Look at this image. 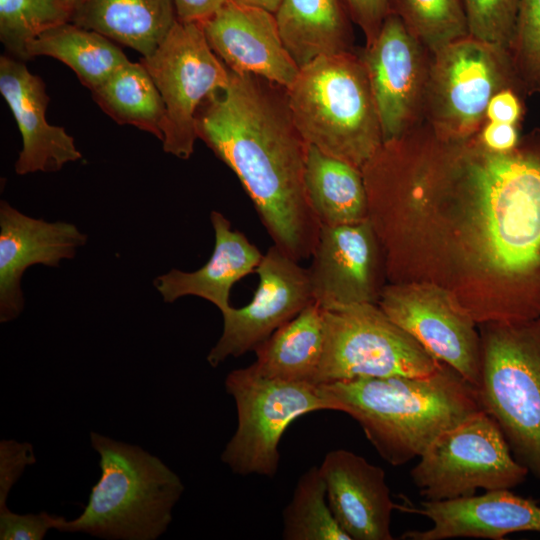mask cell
Here are the masks:
<instances>
[{
  "instance_id": "36",
  "label": "cell",
  "mask_w": 540,
  "mask_h": 540,
  "mask_svg": "<svg viewBox=\"0 0 540 540\" xmlns=\"http://www.w3.org/2000/svg\"><path fill=\"white\" fill-rule=\"evenodd\" d=\"M526 97L507 88L496 93L488 103L486 120L508 123L521 127L526 113Z\"/></svg>"
},
{
  "instance_id": "30",
  "label": "cell",
  "mask_w": 540,
  "mask_h": 540,
  "mask_svg": "<svg viewBox=\"0 0 540 540\" xmlns=\"http://www.w3.org/2000/svg\"><path fill=\"white\" fill-rule=\"evenodd\" d=\"M61 0H0V39L15 58L28 60L27 45L40 34L70 22Z\"/></svg>"
},
{
  "instance_id": "2",
  "label": "cell",
  "mask_w": 540,
  "mask_h": 540,
  "mask_svg": "<svg viewBox=\"0 0 540 540\" xmlns=\"http://www.w3.org/2000/svg\"><path fill=\"white\" fill-rule=\"evenodd\" d=\"M229 74L228 86L198 109V138L235 173L274 245L300 262L312 256L321 228L305 191L309 145L285 87Z\"/></svg>"
},
{
  "instance_id": "40",
  "label": "cell",
  "mask_w": 540,
  "mask_h": 540,
  "mask_svg": "<svg viewBox=\"0 0 540 540\" xmlns=\"http://www.w3.org/2000/svg\"><path fill=\"white\" fill-rule=\"evenodd\" d=\"M66 6L73 10L77 5L82 3L84 0H61Z\"/></svg>"
},
{
  "instance_id": "1",
  "label": "cell",
  "mask_w": 540,
  "mask_h": 540,
  "mask_svg": "<svg viewBox=\"0 0 540 540\" xmlns=\"http://www.w3.org/2000/svg\"><path fill=\"white\" fill-rule=\"evenodd\" d=\"M361 172L387 283L436 285L477 325L540 316V127L495 152L425 121Z\"/></svg>"
},
{
  "instance_id": "35",
  "label": "cell",
  "mask_w": 540,
  "mask_h": 540,
  "mask_svg": "<svg viewBox=\"0 0 540 540\" xmlns=\"http://www.w3.org/2000/svg\"><path fill=\"white\" fill-rule=\"evenodd\" d=\"M351 19L364 34L370 45L377 38L389 14V0H344Z\"/></svg>"
},
{
  "instance_id": "3",
  "label": "cell",
  "mask_w": 540,
  "mask_h": 540,
  "mask_svg": "<svg viewBox=\"0 0 540 540\" xmlns=\"http://www.w3.org/2000/svg\"><path fill=\"white\" fill-rule=\"evenodd\" d=\"M319 385L333 410L356 420L393 466L419 457L439 434L483 409L477 388L446 364L425 377H365Z\"/></svg>"
},
{
  "instance_id": "16",
  "label": "cell",
  "mask_w": 540,
  "mask_h": 540,
  "mask_svg": "<svg viewBox=\"0 0 540 540\" xmlns=\"http://www.w3.org/2000/svg\"><path fill=\"white\" fill-rule=\"evenodd\" d=\"M395 509L424 516L432 522L426 530L402 534L408 540L483 538L503 540L515 532H540V505L511 489L486 491L476 496L448 500H423L418 505L404 498Z\"/></svg>"
},
{
  "instance_id": "34",
  "label": "cell",
  "mask_w": 540,
  "mask_h": 540,
  "mask_svg": "<svg viewBox=\"0 0 540 540\" xmlns=\"http://www.w3.org/2000/svg\"><path fill=\"white\" fill-rule=\"evenodd\" d=\"M60 516L46 511L19 514L7 508L0 510L1 540H42L56 529Z\"/></svg>"
},
{
  "instance_id": "12",
  "label": "cell",
  "mask_w": 540,
  "mask_h": 540,
  "mask_svg": "<svg viewBox=\"0 0 540 540\" xmlns=\"http://www.w3.org/2000/svg\"><path fill=\"white\" fill-rule=\"evenodd\" d=\"M374 97L383 142L425 122L433 53L393 13L377 38L358 50Z\"/></svg>"
},
{
  "instance_id": "22",
  "label": "cell",
  "mask_w": 540,
  "mask_h": 540,
  "mask_svg": "<svg viewBox=\"0 0 540 540\" xmlns=\"http://www.w3.org/2000/svg\"><path fill=\"white\" fill-rule=\"evenodd\" d=\"M274 16L299 69L322 56L354 51L353 21L344 0H282Z\"/></svg>"
},
{
  "instance_id": "33",
  "label": "cell",
  "mask_w": 540,
  "mask_h": 540,
  "mask_svg": "<svg viewBox=\"0 0 540 540\" xmlns=\"http://www.w3.org/2000/svg\"><path fill=\"white\" fill-rule=\"evenodd\" d=\"M35 462L36 456L31 443L15 439L0 441V510L7 508L11 489L25 469Z\"/></svg>"
},
{
  "instance_id": "10",
  "label": "cell",
  "mask_w": 540,
  "mask_h": 540,
  "mask_svg": "<svg viewBox=\"0 0 540 540\" xmlns=\"http://www.w3.org/2000/svg\"><path fill=\"white\" fill-rule=\"evenodd\" d=\"M325 348L314 384L365 377H425L444 363L374 303L324 310Z\"/></svg>"
},
{
  "instance_id": "21",
  "label": "cell",
  "mask_w": 540,
  "mask_h": 540,
  "mask_svg": "<svg viewBox=\"0 0 540 540\" xmlns=\"http://www.w3.org/2000/svg\"><path fill=\"white\" fill-rule=\"evenodd\" d=\"M214 230V249L199 269L186 272L171 269L154 279V287L166 303L195 296L215 305L220 312L231 307L233 285L256 271L263 254L218 211L210 214Z\"/></svg>"
},
{
  "instance_id": "20",
  "label": "cell",
  "mask_w": 540,
  "mask_h": 540,
  "mask_svg": "<svg viewBox=\"0 0 540 540\" xmlns=\"http://www.w3.org/2000/svg\"><path fill=\"white\" fill-rule=\"evenodd\" d=\"M330 509L351 540H392L396 504L385 471L346 449L328 452L319 466Z\"/></svg>"
},
{
  "instance_id": "38",
  "label": "cell",
  "mask_w": 540,
  "mask_h": 540,
  "mask_svg": "<svg viewBox=\"0 0 540 540\" xmlns=\"http://www.w3.org/2000/svg\"><path fill=\"white\" fill-rule=\"evenodd\" d=\"M177 19L186 23H200L212 16L226 0H172Z\"/></svg>"
},
{
  "instance_id": "39",
  "label": "cell",
  "mask_w": 540,
  "mask_h": 540,
  "mask_svg": "<svg viewBox=\"0 0 540 540\" xmlns=\"http://www.w3.org/2000/svg\"><path fill=\"white\" fill-rule=\"evenodd\" d=\"M234 3L261 8L275 14L282 0H230Z\"/></svg>"
},
{
  "instance_id": "37",
  "label": "cell",
  "mask_w": 540,
  "mask_h": 540,
  "mask_svg": "<svg viewBox=\"0 0 540 540\" xmlns=\"http://www.w3.org/2000/svg\"><path fill=\"white\" fill-rule=\"evenodd\" d=\"M521 127L508 123L492 122L486 120L477 137L489 150L507 152L512 150L521 137Z\"/></svg>"
},
{
  "instance_id": "19",
  "label": "cell",
  "mask_w": 540,
  "mask_h": 540,
  "mask_svg": "<svg viewBox=\"0 0 540 540\" xmlns=\"http://www.w3.org/2000/svg\"><path fill=\"white\" fill-rule=\"evenodd\" d=\"M0 92L21 134L22 148L15 162L18 175L57 172L82 158L74 138L63 127L47 122L49 97L45 84L22 60L0 57Z\"/></svg>"
},
{
  "instance_id": "15",
  "label": "cell",
  "mask_w": 540,
  "mask_h": 540,
  "mask_svg": "<svg viewBox=\"0 0 540 540\" xmlns=\"http://www.w3.org/2000/svg\"><path fill=\"white\" fill-rule=\"evenodd\" d=\"M311 258L312 297L324 310L377 304L387 278L383 251L369 219L321 226Z\"/></svg>"
},
{
  "instance_id": "24",
  "label": "cell",
  "mask_w": 540,
  "mask_h": 540,
  "mask_svg": "<svg viewBox=\"0 0 540 540\" xmlns=\"http://www.w3.org/2000/svg\"><path fill=\"white\" fill-rule=\"evenodd\" d=\"M324 348V309L312 301L254 350L253 366L268 377L313 383Z\"/></svg>"
},
{
  "instance_id": "11",
  "label": "cell",
  "mask_w": 540,
  "mask_h": 540,
  "mask_svg": "<svg viewBox=\"0 0 540 540\" xmlns=\"http://www.w3.org/2000/svg\"><path fill=\"white\" fill-rule=\"evenodd\" d=\"M140 61L164 102L163 150L189 159L198 138V109L211 94L228 86L229 69L213 52L198 23L178 20L159 47Z\"/></svg>"
},
{
  "instance_id": "5",
  "label": "cell",
  "mask_w": 540,
  "mask_h": 540,
  "mask_svg": "<svg viewBox=\"0 0 540 540\" xmlns=\"http://www.w3.org/2000/svg\"><path fill=\"white\" fill-rule=\"evenodd\" d=\"M286 89L292 117L308 145L360 170L382 145L374 97L358 52L313 60Z\"/></svg>"
},
{
  "instance_id": "18",
  "label": "cell",
  "mask_w": 540,
  "mask_h": 540,
  "mask_svg": "<svg viewBox=\"0 0 540 540\" xmlns=\"http://www.w3.org/2000/svg\"><path fill=\"white\" fill-rule=\"evenodd\" d=\"M87 235L69 222L30 217L0 202V322L19 317L24 308L21 280L33 265L58 267L75 257Z\"/></svg>"
},
{
  "instance_id": "23",
  "label": "cell",
  "mask_w": 540,
  "mask_h": 540,
  "mask_svg": "<svg viewBox=\"0 0 540 540\" xmlns=\"http://www.w3.org/2000/svg\"><path fill=\"white\" fill-rule=\"evenodd\" d=\"M177 20L172 0H84L72 10L70 22L147 57Z\"/></svg>"
},
{
  "instance_id": "6",
  "label": "cell",
  "mask_w": 540,
  "mask_h": 540,
  "mask_svg": "<svg viewBox=\"0 0 540 540\" xmlns=\"http://www.w3.org/2000/svg\"><path fill=\"white\" fill-rule=\"evenodd\" d=\"M481 406L513 456L540 482V316L478 325Z\"/></svg>"
},
{
  "instance_id": "25",
  "label": "cell",
  "mask_w": 540,
  "mask_h": 540,
  "mask_svg": "<svg viewBox=\"0 0 540 540\" xmlns=\"http://www.w3.org/2000/svg\"><path fill=\"white\" fill-rule=\"evenodd\" d=\"M304 184L321 226L350 225L368 219L363 175L353 165L309 145Z\"/></svg>"
},
{
  "instance_id": "32",
  "label": "cell",
  "mask_w": 540,
  "mask_h": 540,
  "mask_svg": "<svg viewBox=\"0 0 540 540\" xmlns=\"http://www.w3.org/2000/svg\"><path fill=\"white\" fill-rule=\"evenodd\" d=\"M469 36L509 51L520 0H462Z\"/></svg>"
},
{
  "instance_id": "13",
  "label": "cell",
  "mask_w": 540,
  "mask_h": 540,
  "mask_svg": "<svg viewBox=\"0 0 540 540\" xmlns=\"http://www.w3.org/2000/svg\"><path fill=\"white\" fill-rule=\"evenodd\" d=\"M377 305L435 359L478 388L481 379L478 325L448 292L425 282L387 283Z\"/></svg>"
},
{
  "instance_id": "26",
  "label": "cell",
  "mask_w": 540,
  "mask_h": 540,
  "mask_svg": "<svg viewBox=\"0 0 540 540\" xmlns=\"http://www.w3.org/2000/svg\"><path fill=\"white\" fill-rule=\"evenodd\" d=\"M26 52L28 59L49 56L63 62L91 92L129 61L114 41L71 22L40 34L27 45Z\"/></svg>"
},
{
  "instance_id": "8",
  "label": "cell",
  "mask_w": 540,
  "mask_h": 540,
  "mask_svg": "<svg viewBox=\"0 0 540 540\" xmlns=\"http://www.w3.org/2000/svg\"><path fill=\"white\" fill-rule=\"evenodd\" d=\"M507 88L528 97L509 51L471 36L454 41L433 54L425 121L442 141L471 138L491 98Z\"/></svg>"
},
{
  "instance_id": "29",
  "label": "cell",
  "mask_w": 540,
  "mask_h": 540,
  "mask_svg": "<svg viewBox=\"0 0 540 540\" xmlns=\"http://www.w3.org/2000/svg\"><path fill=\"white\" fill-rule=\"evenodd\" d=\"M389 13L433 54L469 36L462 0H389Z\"/></svg>"
},
{
  "instance_id": "4",
  "label": "cell",
  "mask_w": 540,
  "mask_h": 540,
  "mask_svg": "<svg viewBox=\"0 0 540 540\" xmlns=\"http://www.w3.org/2000/svg\"><path fill=\"white\" fill-rule=\"evenodd\" d=\"M100 477L82 513L60 516L57 531L107 540H156L166 533L184 485L159 457L144 448L90 432Z\"/></svg>"
},
{
  "instance_id": "9",
  "label": "cell",
  "mask_w": 540,
  "mask_h": 540,
  "mask_svg": "<svg viewBox=\"0 0 540 540\" xmlns=\"http://www.w3.org/2000/svg\"><path fill=\"white\" fill-rule=\"evenodd\" d=\"M528 474L483 409L439 434L410 471L420 495L433 501L472 496L477 489H512Z\"/></svg>"
},
{
  "instance_id": "27",
  "label": "cell",
  "mask_w": 540,
  "mask_h": 540,
  "mask_svg": "<svg viewBox=\"0 0 540 540\" xmlns=\"http://www.w3.org/2000/svg\"><path fill=\"white\" fill-rule=\"evenodd\" d=\"M98 106L121 125H132L162 140L165 106L142 62L130 60L92 91Z\"/></svg>"
},
{
  "instance_id": "31",
  "label": "cell",
  "mask_w": 540,
  "mask_h": 540,
  "mask_svg": "<svg viewBox=\"0 0 540 540\" xmlns=\"http://www.w3.org/2000/svg\"><path fill=\"white\" fill-rule=\"evenodd\" d=\"M510 56L525 94L540 95V0H520Z\"/></svg>"
},
{
  "instance_id": "17",
  "label": "cell",
  "mask_w": 540,
  "mask_h": 540,
  "mask_svg": "<svg viewBox=\"0 0 540 540\" xmlns=\"http://www.w3.org/2000/svg\"><path fill=\"white\" fill-rule=\"evenodd\" d=\"M213 52L236 73H249L288 88L299 67L281 39L273 13L226 0L198 23Z\"/></svg>"
},
{
  "instance_id": "7",
  "label": "cell",
  "mask_w": 540,
  "mask_h": 540,
  "mask_svg": "<svg viewBox=\"0 0 540 540\" xmlns=\"http://www.w3.org/2000/svg\"><path fill=\"white\" fill-rule=\"evenodd\" d=\"M225 388L234 399L237 428L221 461L239 475L273 477L279 467V443L299 417L333 410L321 385L265 376L252 365L231 371Z\"/></svg>"
},
{
  "instance_id": "28",
  "label": "cell",
  "mask_w": 540,
  "mask_h": 540,
  "mask_svg": "<svg viewBox=\"0 0 540 540\" xmlns=\"http://www.w3.org/2000/svg\"><path fill=\"white\" fill-rule=\"evenodd\" d=\"M285 540H351L333 515L326 485L317 466L298 480L292 499L283 511Z\"/></svg>"
},
{
  "instance_id": "14",
  "label": "cell",
  "mask_w": 540,
  "mask_h": 540,
  "mask_svg": "<svg viewBox=\"0 0 540 540\" xmlns=\"http://www.w3.org/2000/svg\"><path fill=\"white\" fill-rule=\"evenodd\" d=\"M255 272L259 283L250 303L221 313L222 334L207 355L212 367L255 350L313 301L308 269L274 244Z\"/></svg>"
}]
</instances>
